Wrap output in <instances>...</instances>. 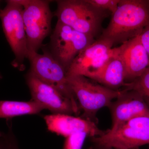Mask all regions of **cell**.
Here are the masks:
<instances>
[{
	"instance_id": "cell-4",
	"label": "cell",
	"mask_w": 149,
	"mask_h": 149,
	"mask_svg": "<svg viewBox=\"0 0 149 149\" xmlns=\"http://www.w3.org/2000/svg\"><path fill=\"white\" fill-rule=\"evenodd\" d=\"M6 5L0 11V18L4 33L15 56L12 65L22 70L27 58L28 48L27 36L22 17L23 7L18 1H6Z\"/></svg>"
},
{
	"instance_id": "cell-6",
	"label": "cell",
	"mask_w": 149,
	"mask_h": 149,
	"mask_svg": "<svg viewBox=\"0 0 149 149\" xmlns=\"http://www.w3.org/2000/svg\"><path fill=\"white\" fill-rule=\"evenodd\" d=\"M27 58L30 63L29 72L69 99L74 107L75 114H78L80 108L68 83L66 70L54 58L49 51L45 49L42 54L29 53Z\"/></svg>"
},
{
	"instance_id": "cell-9",
	"label": "cell",
	"mask_w": 149,
	"mask_h": 149,
	"mask_svg": "<svg viewBox=\"0 0 149 149\" xmlns=\"http://www.w3.org/2000/svg\"><path fill=\"white\" fill-rule=\"evenodd\" d=\"M116 99L108 107L112 122L110 131L116 130L134 118L149 115V108L136 91L122 90Z\"/></svg>"
},
{
	"instance_id": "cell-5",
	"label": "cell",
	"mask_w": 149,
	"mask_h": 149,
	"mask_svg": "<svg viewBox=\"0 0 149 149\" xmlns=\"http://www.w3.org/2000/svg\"><path fill=\"white\" fill-rule=\"evenodd\" d=\"M96 146L115 149H136L149 144V115L134 118L113 131L91 138Z\"/></svg>"
},
{
	"instance_id": "cell-15",
	"label": "cell",
	"mask_w": 149,
	"mask_h": 149,
	"mask_svg": "<svg viewBox=\"0 0 149 149\" xmlns=\"http://www.w3.org/2000/svg\"><path fill=\"white\" fill-rule=\"evenodd\" d=\"M44 109L42 106L32 100L27 102L0 100V118L37 114Z\"/></svg>"
},
{
	"instance_id": "cell-11",
	"label": "cell",
	"mask_w": 149,
	"mask_h": 149,
	"mask_svg": "<svg viewBox=\"0 0 149 149\" xmlns=\"http://www.w3.org/2000/svg\"><path fill=\"white\" fill-rule=\"evenodd\" d=\"M48 130L65 138L74 133H85L91 138L104 135L95 122L70 115L52 114L44 117Z\"/></svg>"
},
{
	"instance_id": "cell-17",
	"label": "cell",
	"mask_w": 149,
	"mask_h": 149,
	"mask_svg": "<svg viewBox=\"0 0 149 149\" xmlns=\"http://www.w3.org/2000/svg\"><path fill=\"white\" fill-rule=\"evenodd\" d=\"M88 134L78 133L65 138L63 149H82Z\"/></svg>"
},
{
	"instance_id": "cell-21",
	"label": "cell",
	"mask_w": 149,
	"mask_h": 149,
	"mask_svg": "<svg viewBox=\"0 0 149 149\" xmlns=\"http://www.w3.org/2000/svg\"><path fill=\"white\" fill-rule=\"evenodd\" d=\"M8 149H19L16 138L13 131L12 128L11 129L10 141Z\"/></svg>"
},
{
	"instance_id": "cell-13",
	"label": "cell",
	"mask_w": 149,
	"mask_h": 149,
	"mask_svg": "<svg viewBox=\"0 0 149 149\" xmlns=\"http://www.w3.org/2000/svg\"><path fill=\"white\" fill-rule=\"evenodd\" d=\"M55 15L58 21L77 30L86 17L95 8L86 0L56 1Z\"/></svg>"
},
{
	"instance_id": "cell-7",
	"label": "cell",
	"mask_w": 149,
	"mask_h": 149,
	"mask_svg": "<svg viewBox=\"0 0 149 149\" xmlns=\"http://www.w3.org/2000/svg\"><path fill=\"white\" fill-rule=\"evenodd\" d=\"M94 41L93 37L58 21L51 37L49 52L67 72L77 55Z\"/></svg>"
},
{
	"instance_id": "cell-2",
	"label": "cell",
	"mask_w": 149,
	"mask_h": 149,
	"mask_svg": "<svg viewBox=\"0 0 149 149\" xmlns=\"http://www.w3.org/2000/svg\"><path fill=\"white\" fill-rule=\"evenodd\" d=\"M67 79L80 109L83 111V118L96 124L98 111L102 108L108 107L113 100L117 98L122 92L97 84L82 75L68 76Z\"/></svg>"
},
{
	"instance_id": "cell-12",
	"label": "cell",
	"mask_w": 149,
	"mask_h": 149,
	"mask_svg": "<svg viewBox=\"0 0 149 149\" xmlns=\"http://www.w3.org/2000/svg\"><path fill=\"white\" fill-rule=\"evenodd\" d=\"M120 55L125 68V80L130 83L138 78L149 66V58L139 35L123 43Z\"/></svg>"
},
{
	"instance_id": "cell-19",
	"label": "cell",
	"mask_w": 149,
	"mask_h": 149,
	"mask_svg": "<svg viewBox=\"0 0 149 149\" xmlns=\"http://www.w3.org/2000/svg\"><path fill=\"white\" fill-rule=\"evenodd\" d=\"M141 42L146 51L149 58V25L139 35Z\"/></svg>"
},
{
	"instance_id": "cell-18",
	"label": "cell",
	"mask_w": 149,
	"mask_h": 149,
	"mask_svg": "<svg viewBox=\"0 0 149 149\" xmlns=\"http://www.w3.org/2000/svg\"><path fill=\"white\" fill-rule=\"evenodd\" d=\"M91 6L102 10L109 11L111 15L117 10L120 0H86Z\"/></svg>"
},
{
	"instance_id": "cell-14",
	"label": "cell",
	"mask_w": 149,
	"mask_h": 149,
	"mask_svg": "<svg viewBox=\"0 0 149 149\" xmlns=\"http://www.w3.org/2000/svg\"><path fill=\"white\" fill-rule=\"evenodd\" d=\"M112 90L125 87V68L120 54V47L116 53L110 58L101 71L93 79Z\"/></svg>"
},
{
	"instance_id": "cell-25",
	"label": "cell",
	"mask_w": 149,
	"mask_h": 149,
	"mask_svg": "<svg viewBox=\"0 0 149 149\" xmlns=\"http://www.w3.org/2000/svg\"><path fill=\"white\" fill-rule=\"evenodd\" d=\"M1 10H0V11H1Z\"/></svg>"
},
{
	"instance_id": "cell-3",
	"label": "cell",
	"mask_w": 149,
	"mask_h": 149,
	"mask_svg": "<svg viewBox=\"0 0 149 149\" xmlns=\"http://www.w3.org/2000/svg\"><path fill=\"white\" fill-rule=\"evenodd\" d=\"M23 7L22 17L27 36L28 54L38 52L49 35L53 15L50 1L18 0Z\"/></svg>"
},
{
	"instance_id": "cell-24",
	"label": "cell",
	"mask_w": 149,
	"mask_h": 149,
	"mask_svg": "<svg viewBox=\"0 0 149 149\" xmlns=\"http://www.w3.org/2000/svg\"><path fill=\"white\" fill-rule=\"evenodd\" d=\"M2 78V77L1 75V74H0V80H1V79Z\"/></svg>"
},
{
	"instance_id": "cell-1",
	"label": "cell",
	"mask_w": 149,
	"mask_h": 149,
	"mask_svg": "<svg viewBox=\"0 0 149 149\" xmlns=\"http://www.w3.org/2000/svg\"><path fill=\"white\" fill-rule=\"evenodd\" d=\"M149 25V0H121L100 39L113 45L137 37Z\"/></svg>"
},
{
	"instance_id": "cell-23",
	"label": "cell",
	"mask_w": 149,
	"mask_h": 149,
	"mask_svg": "<svg viewBox=\"0 0 149 149\" xmlns=\"http://www.w3.org/2000/svg\"><path fill=\"white\" fill-rule=\"evenodd\" d=\"M93 149V146H91V147H90V148H89V149Z\"/></svg>"
},
{
	"instance_id": "cell-10",
	"label": "cell",
	"mask_w": 149,
	"mask_h": 149,
	"mask_svg": "<svg viewBox=\"0 0 149 149\" xmlns=\"http://www.w3.org/2000/svg\"><path fill=\"white\" fill-rule=\"evenodd\" d=\"M113 45L110 42L104 39L99 38L94 41L75 57L67 71L66 76H84L98 71L105 64V54Z\"/></svg>"
},
{
	"instance_id": "cell-20",
	"label": "cell",
	"mask_w": 149,
	"mask_h": 149,
	"mask_svg": "<svg viewBox=\"0 0 149 149\" xmlns=\"http://www.w3.org/2000/svg\"><path fill=\"white\" fill-rule=\"evenodd\" d=\"M11 126L9 127L7 133L0 131V149H8L10 141V131Z\"/></svg>"
},
{
	"instance_id": "cell-8",
	"label": "cell",
	"mask_w": 149,
	"mask_h": 149,
	"mask_svg": "<svg viewBox=\"0 0 149 149\" xmlns=\"http://www.w3.org/2000/svg\"><path fill=\"white\" fill-rule=\"evenodd\" d=\"M26 80L32 96L31 100L53 114H75L71 101L53 87L41 81L30 72L26 74Z\"/></svg>"
},
{
	"instance_id": "cell-22",
	"label": "cell",
	"mask_w": 149,
	"mask_h": 149,
	"mask_svg": "<svg viewBox=\"0 0 149 149\" xmlns=\"http://www.w3.org/2000/svg\"><path fill=\"white\" fill-rule=\"evenodd\" d=\"M93 149H115L113 148H109V147L101 146H96V145H95L94 146H93Z\"/></svg>"
},
{
	"instance_id": "cell-16",
	"label": "cell",
	"mask_w": 149,
	"mask_h": 149,
	"mask_svg": "<svg viewBox=\"0 0 149 149\" xmlns=\"http://www.w3.org/2000/svg\"><path fill=\"white\" fill-rule=\"evenodd\" d=\"M123 90H133L139 93L149 108V66L141 76L126 83Z\"/></svg>"
}]
</instances>
